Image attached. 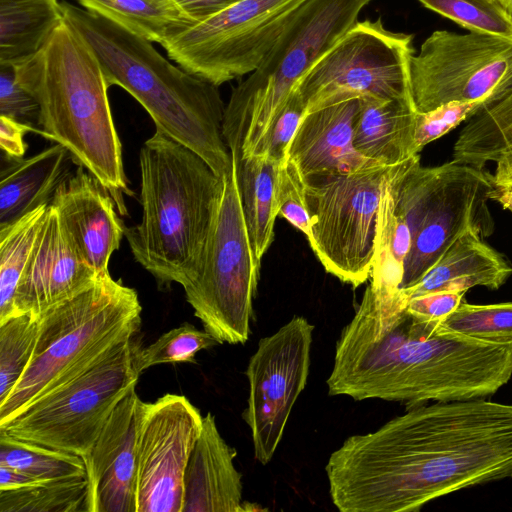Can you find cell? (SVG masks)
I'll use <instances>...</instances> for the list:
<instances>
[{"instance_id":"obj_1","label":"cell","mask_w":512,"mask_h":512,"mask_svg":"<svg viewBox=\"0 0 512 512\" xmlns=\"http://www.w3.org/2000/svg\"><path fill=\"white\" fill-rule=\"evenodd\" d=\"M341 512H410L471 486L512 478V405H419L353 435L325 467Z\"/></svg>"},{"instance_id":"obj_2","label":"cell","mask_w":512,"mask_h":512,"mask_svg":"<svg viewBox=\"0 0 512 512\" xmlns=\"http://www.w3.org/2000/svg\"><path fill=\"white\" fill-rule=\"evenodd\" d=\"M400 290L367 286L336 343L329 395L382 399L408 408L494 395L512 376V343L486 342L407 311Z\"/></svg>"},{"instance_id":"obj_3","label":"cell","mask_w":512,"mask_h":512,"mask_svg":"<svg viewBox=\"0 0 512 512\" xmlns=\"http://www.w3.org/2000/svg\"><path fill=\"white\" fill-rule=\"evenodd\" d=\"M63 20L87 43L107 85L127 91L156 130L201 156L221 178L233 167L218 86L174 65L150 41L84 8L61 2Z\"/></svg>"},{"instance_id":"obj_4","label":"cell","mask_w":512,"mask_h":512,"mask_svg":"<svg viewBox=\"0 0 512 512\" xmlns=\"http://www.w3.org/2000/svg\"><path fill=\"white\" fill-rule=\"evenodd\" d=\"M18 82L39 105L38 134L64 146L108 190L121 215L132 196L108 99L95 55L64 22L32 57L13 65Z\"/></svg>"},{"instance_id":"obj_5","label":"cell","mask_w":512,"mask_h":512,"mask_svg":"<svg viewBox=\"0 0 512 512\" xmlns=\"http://www.w3.org/2000/svg\"><path fill=\"white\" fill-rule=\"evenodd\" d=\"M140 222L126 227L131 253L158 287L191 282L217 215L223 178L197 153L163 132L139 153Z\"/></svg>"},{"instance_id":"obj_6","label":"cell","mask_w":512,"mask_h":512,"mask_svg":"<svg viewBox=\"0 0 512 512\" xmlns=\"http://www.w3.org/2000/svg\"><path fill=\"white\" fill-rule=\"evenodd\" d=\"M135 289L101 273L88 286L44 311L31 360L20 380L0 403V424L28 404L75 377L141 324Z\"/></svg>"},{"instance_id":"obj_7","label":"cell","mask_w":512,"mask_h":512,"mask_svg":"<svg viewBox=\"0 0 512 512\" xmlns=\"http://www.w3.org/2000/svg\"><path fill=\"white\" fill-rule=\"evenodd\" d=\"M371 0H306L266 57L232 92L224 140L234 157H250L300 78L358 21Z\"/></svg>"},{"instance_id":"obj_8","label":"cell","mask_w":512,"mask_h":512,"mask_svg":"<svg viewBox=\"0 0 512 512\" xmlns=\"http://www.w3.org/2000/svg\"><path fill=\"white\" fill-rule=\"evenodd\" d=\"M397 208L412 235L400 290L417 283L466 231L482 239L494 231L488 202L496 185L493 174L452 160L423 167L419 154L389 170Z\"/></svg>"},{"instance_id":"obj_9","label":"cell","mask_w":512,"mask_h":512,"mask_svg":"<svg viewBox=\"0 0 512 512\" xmlns=\"http://www.w3.org/2000/svg\"><path fill=\"white\" fill-rule=\"evenodd\" d=\"M136 335L84 371L36 398L0 429L22 440L84 457L119 402L136 387Z\"/></svg>"},{"instance_id":"obj_10","label":"cell","mask_w":512,"mask_h":512,"mask_svg":"<svg viewBox=\"0 0 512 512\" xmlns=\"http://www.w3.org/2000/svg\"><path fill=\"white\" fill-rule=\"evenodd\" d=\"M260 266L249 240L233 160L232 170L223 177L220 204L199 270L183 287L194 315L220 344L248 340Z\"/></svg>"},{"instance_id":"obj_11","label":"cell","mask_w":512,"mask_h":512,"mask_svg":"<svg viewBox=\"0 0 512 512\" xmlns=\"http://www.w3.org/2000/svg\"><path fill=\"white\" fill-rule=\"evenodd\" d=\"M390 166L304 177L307 237L325 270L358 287L370 278L381 192Z\"/></svg>"},{"instance_id":"obj_12","label":"cell","mask_w":512,"mask_h":512,"mask_svg":"<svg viewBox=\"0 0 512 512\" xmlns=\"http://www.w3.org/2000/svg\"><path fill=\"white\" fill-rule=\"evenodd\" d=\"M413 35L392 32L382 18L357 21L294 87L306 111L351 97L412 99Z\"/></svg>"},{"instance_id":"obj_13","label":"cell","mask_w":512,"mask_h":512,"mask_svg":"<svg viewBox=\"0 0 512 512\" xmlns=\"http://www.w3.org/2000/svg\"><path fill=\"white\" fill-rule=\"evenodd\" d=\"M306 0H240L164 47L191 74L220 86L252 73Z\"/></svg>"},{"instance_id":"obj_14","label":"cell","mask_w":512,"mask_h":512,"mask_svg":"<svg viewBox=\"0 0 512 512\" xmlns=\"http://www.w3.org/2000/svg\"><path fill=\"white\" fill-rule=\"evenodd\" d=\"M512 84V40L476 32L434 31L410 59L417 112L495 96Z\"/></svg>"},{"instance_id":"obj_15","label":"cell","mask_w":512,"mask_h":512,"mask_svg":"<svg viewBox=\"0 0 512 512\" xmlns=\"http://www.w3.org/2000/svg\"><path fill=\"white\" fill-rule=\"evenodd\" d=\"M313 330L307 319L295 316L262 338L250 358L248 404L242 418L251 431L255 458L263 465L272 459L307 384Z\"/></svg>"},{"instance_id":"obj_16","label":"cell","mask_w":512,"mask_h":512,"mask_svg":"<svg viewBox=\"0 0 512 512\" xmlns=\"http://www.w3.org/2000/svg\"><path fill=\"white\" fill-rule=\"evenodd\" d=\"M203 416L183 395L138 405L136 512H182L184 474Z\"/></svg>"},{"instance_id":"obj_17","label":"cell","mask_w":512,"mask_h":512,"mask_svg":"<svg viewBox=\"0 0 512 512\" xmlns=\"http://www.w3.org/2000/svg\"><path fill=\"white\" fill-rule=\"evenodd\" d=\"M136 387L119 402L93 447L86 466L87 512H136Z\"/></svg>"},{"instance_id":"obj_18","label":"cell","mask_w":512,"mask_h":512,"mask_svg":"<svg viewBox=\"0 0 512 512\" xmlns=\"http://www.w3.org/2000/svg\"><path fill=\"white\" fill-rule=\"evenodd\" d=\"M71 245L97 274L109 272L126 226L111 194L83 166L77 165L58 186L50 203Z\"/></svg>"},{"instance_id":"obj_19","label":"cell","mask_w":512,"mask_h":512,"mask_svg":"<svg viewBox=\"0 0 512 512\" xmlns=\"http://www.w3.org/2000/svg\"><path fill=\"white\" fill-rule=\"evenodd\" d=\"M85 264L67 237L57 211L49 204L17 286L14 315L35 319L71 297L98 276Z\"/></svg>"},{"instance_id":"obj_20","label":"cell","mask_w":512,"mask_h":512,"mask_svg":"<svg viewBox=\"0 0 512 512\" xmlns=\"http://www.w3.org/2000/svg\"><path fill=\"white\" fill-rule=\"evenodd\" d=\"M360 98H345L306 111L287 157L303 178L382 165L362 156L354 147Z\"/></svg>"},{"instance_id":"obj_21","label":"cell","mask_w":512,"mask_h":512,"mask_svg":"<svg viewBox=\"0 0 512 512\" xmlns=\"http://www.w3.org/2000/svg\"><path fill=\"white\" fill-rule=\"evenodd\" d=\"M237 451L220 435L215 417L203 416L201 434L184 474L182 512L246 511L242 502V475L233 460Z\"/></svg>"},{"instance_id":"obj_22","label":"cell","mask_w":512,"mask_h":512,"mask_svg":"<svg viewBox=\"0 0 512 512\" xmlns=\"http://www.w3.org/2000/svg\"><path fill=\"white\" fill-rule=\"evenodd\" d=\"M512 275V264L469 230L454 241L423 277L401 290L412 298L436 291H464L483 286L497 290Z\"/></svg>"},{"instance_id":"obj_23","label":"cell","mask_w":512,"mask_h":512,"mask_svg":"<svg viewBox=\"0 0 512 512\" xmlns=\"http://www.w3.org/2000/svg\"><path fill=\"white\" fill-rule=\"evenodd\" d=\"M453 159L481 169L495 163V185L512 190V84L467 120L454 143Z\"/></svg>"},{"instance_id":"obj_24","label":"cell","mask_w":512,"mask_h":512,"mask_svg":"<svg viewBox=\"0 0 512 512\" xmlns=\"http://www.w3.org/2000/svg\"><path fill=\"white\" fill-rule=\"evenodd\" d=\"M0 176V227L42 205L50 204L73 159L61 144L16 160H8Z\"/></svg>"},{"instance_id":"obj_25","label":"cell","mask_w":512,"mask_h":512,"mask_svg":"<svg viewBox=\"0 0 512 512\" xmlns=\"http://www.w3.org/2000/svg\"><path fill=\"white\" fill-rule=\"evenodd\" d=\"M416 113L412 99L361 97L354 128L355 149L386 166L419 154L414 145Z\"/></svg>"},{"instance_id":"obj_26","label":"cell","mask_w":512,"mask_h":512,"mask_svg":"<svg viewBox=\"0 0 512 512\" xmlns=\"http://www.w3.org/2000/svg\"><path fill=\"white\" fill-rule=\"evenodd\" d=\"M62 23L59 0H0V64L29 59Z\"/></svg>"},{"instance_id":"obj_27","label":"cell","mask_w":512,"mask_h":512,"mask_svg":"<svg viewBox=\"0 0 512 512\" xmlns=\"http://www.w3.org/2000/svg\"><path fill=\"white\" fill-rule=\"evenodd\" d=\"M232 156V155H231ZM249 240L257 261L274 240L277 213L276 182L279 163L264 155L232 157Z\"/></svg>"},{"instance_id":"obj_28","label":"cell","mask_w":512,"mask_h":512,"mask_svg":"<svg viewBox=\"0 0 512 512\" xmlns=\"http://www.w3.org/2000/svg\"><path fill=\"white\" fill-rule=\"evenodd\" d=\"M84 9L163 48L196 25L174 0H76Z\"/></svg>"},{"instance_id":"obj_29","label":"cell","mask_w":512,"mask_h":512,"mask_svg":"<svg viewBox=\"0 0 512 512\" xmlns=\"http://www.w3.org/2000/svg\"><path fill=\"white\" fill-rule=\"evenodd\" d=\"M390 167L379 203L370 285L381 292L395 293L400 290L405 260L412 246V235L404 215L395 204Z\"/></svg>"},{"instance_id":"obj_30","label":"cell","mask_w":512,"mask_h":512,"mask_svg":"<svg viewBox=\"0 0 512 512\" xmlns=\"http://www.w3.org/2000/svg\"><path fill=\"white\" fill-rule=\"evenodd\" d=\"M48 205L0 227V322L14 316L17 286Z\"/></svg>"},{"instance_id":"obj_31","label":"cell","mask_w":512,"mask_h":512,"mask_svg":"<svg viewBox=\"0 0 512 512\" xmlns=\"http://www.w3.org/2000/svg\"><path fill=\"white\" fill-rule=\"evenodd\" d=\"M0 465L15 468L42 482L86 477L81 456L19 439L2 429Z\"/></svg>"},{"instance_id":"obj_32","label":"cell","mask_w":512,"mask_h":512,"mask_svg":"<svg viewBox=\"0 0 512 512\" xmlns=\"http://www.w3.org/2000/svg\"><path fill=\"white\" fill-rule=\"evenodd\" d=\"M86 477L0 491V512H87Z\"/></svg>"},{"instance_id":"obj_33","label":"cell","mask_w":512,"mask_h":512,"mask_svg":"<svg viewBox=\"0 0 512 512\" xmlns=\"http://www.w3.org/2000/svg\"><path fill=\"white\" fill-rule=\"evenodd\" d=\"M38 319L31 314L14 315L0 322V403L25 372L35 347Z\"/></svg>"},{"instance_id":"obj_34","label":"cell","mask_w":512,"mask_h":512,"mask_svg":"<svg viewBox=\"0 0 512 512\" xmlns=\"http://www.w3.org/2000/svg\"><path fill=\"white\" fill-rule=\"evenodd\" d=\"M441 324L451 332L470 338L512 343V302L476 305L464 299Z\"/></svg>"},{"instance_id":"obj_35","label":"cell","mask_w":512,"mask_h":512,"mask_svg":"<svg viewBox=\"0 0 512 512\" xmlns=\"http://www.w3.org/2000/svg\"><path fill=\"white\" fill-rule=\"evenodd\" d=\"M470 32L512 40V17L501 0H418Z\"/></svg>"},{"instance_id":"obj_36","label":"cell","mask_w":512,"mask_h":512,"mask_svg":"<svg viewBox=\"0 0 512 512\" xmlns=\"http://www.w3.org/2000/svg\"><path fill=\"white\" fill-rule=\"evenodd\" d=\"M217 344L220 343L207 331L183 323L162 334L147 347L140 348L137 354V368L142 373L158 364L191 363L198 352Z\"/></svg>"},{"instance_id":"obj_37","label":"cell","mask_w":512,"mask_h":512,"mask_svg":"<svg viewBox=\"0 0 512 512\" xmlns=\"http://www.w3.org/2000/svg\"><path fill=\"white\" fill-rule=\"evenodd\" d=\"M305 113V104L293 90L258 143L253 155H264L279 164L286 161L290 144Z\"/></svg>"},{"instance_id":"obj_38","label":"cell","mask_w":512,"mask_h":512,"mask_svg":"<svg viewBox=\"0 0 512 512\" xmlns=\"http://www.w3.org/2000/svg\"><path fill=\"white\" fill-rule=\"evenodd\" d=\"M486 100L453 101L427 112H417L414 129L416 151L419 153L428 143L468 120Z\"/></svg>"},{"instance_id":"obj_39","label":"cell","mask_w":512,"mask_h":512,"mask_svg":"<svg viewBox=\"0 0 512 512\" xmlns=\"http://www.w3.org/2000/svg\"><path fill=\"white\" fill-rule=\"evenodd\" d=\"M276 207L279 216L285 218L306 237L309 236L311 219L305 199L304 180L296 166L288 159L279 165Z\"/></svg>"},{"instance_id":"obj_40","label":"cell","mask_w":512,"mask_h":512,"mask_svg":"<svg viewBox=\"0 0 512 512\" xmlns=\"http://www.w3.org/2000/svg\"><path fill=\"white\" fill-rule=\"evenodd\" d=\"M0 115L24 124H38L39 105L18 82L13 65L0 64Z\"/></svg>"},{"instance_id":"obj_41","label":"cell","mask_w":512,"mask_h":512,"mask_svg":"<svg viewBox=\"0 0 512 512\" xmlns=\"http://www.w3.org/2000/svg\"><path fill=\"white\" fill-rule=\"evenodd\" d=\"M464 291H436L408 299L407 311L420 319L443 321L464 300Z\"/></svg>"},{"instance_id":"obj_42","label":"cell","mask_w":512,"mask_h":512,"mask_svg":"<svg viewBox=\"0 0 512 512\" xmlns=\"http://www.w3.org/2000/svg\"><path fill=\"white\" fill-rule=\"evenodd\" d=\"M38 128L0 115V147L8 160L24 158L28 145L24 137Z\"/></svg>"},{"instance_id":"obj_43","label":"cell","mask_w":512,"mask_h":512,"mask_svg":"<svg viewBox=\"0 0 512 512\" xmlns=\"http://www.w3.org/2000/svg\"><path fill=\"white\" fill-rule=\"evenodd\" d=\"M183 12L198 24L240 0H174Z\"/></svg>"},{"instance_id":"obj_44","label":"cell","mask_w":512,"mask_h":512,"mask_svg":"<svg viewBox=\"0 0 512 512\" xmlns=\"http://www.w3.org/2000/svg\"><path fill=\"white\" fill-rule=\"evenodd\" d=\"M38 483L42 481L15 468L0 465V491L22 489Z\"/></svg>"},{"instance_id":"obj_45","label":"cell","mask_w":512,"mask_h":512,"mask_svg":"<svg viewBox=\"0 0 512 512\" xmlns=\"http://www.w3.org/2000/svg\"><path fill=\"white\" fill-rule=\"evenodd\" d=\"M491 200L497 201L503 208L512 212V190L496 186L491 194Z\"/></svg>"},{"instance_id":"obj_46","label":"cell","mask_w":512,"mask_h":512,"mask_svg":"<svg viewBox=\"0 0 512 512\" xmlns=\"http://www.w3.org/2000/svg\"><path fill=\"white\" fill-rule=\"evenodd\" d=\"M505 9L509 13V15L512 17V0H501Z\"/></svg>"}]
</instances>
